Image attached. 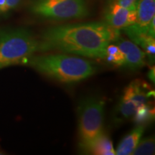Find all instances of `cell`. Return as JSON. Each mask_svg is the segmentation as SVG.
<instances>
[{
    "instance_id": "6da1fadb",
    "label": "cell",
    "mask_w": 155,
    "mask_h": 155,
    "mask_svg": "<svg viewBox=\"0 0 155 155\" xmlns=\"http://www.w3.org/2000/svg\"><path fill=\"white\" fill-rule=\"evenodd\" d=\"M119 30L106 22L58 25L47 29L39 39L38 51H59L91 58H104Z\"/></svg>"
},
{
    "instance_id": "7a4b0ae2",
    "label": "cell",
    "mask_w": 155,
    "mask_h": 155,
    "mask_svg": "<svg viewBox=\"0 0 155 155\" xmlns=\"http://www.w3.org/2000/svg\"><path fill=\"white\" fill-rule=\"evenodd\" d=\"M22 65H28L42 75L65 83L80 82L96 73V68L91 62L62 54L32 55Z\"/></svg>"
},
{
    "instance_id": "3957f363",
    "label": "cell",
    "mask_w": 155,
    "mask_h": 155,
    "mask_svg": "<svg viewBox=\"0 0 155 155\" xmlns=\"http://www.w3.org/2000/svg\"><path fill=\"white\" fill-rule=\"evenodd\" d=\"M39 40L25 29L0 30V69L22 65L38 51Z\"/></svg>"
},
{
    "instance_id": "277c9868",
    "label": "cell",
    "mask_w": 155,
    "mask_h": 155,
    "mask_svg": "<svg viewBox=\"0 0 155 155\" xmlns=\"http://www.w3.org/2000/svg\"><path fill=\"white\" fill-rule=\"evenodd\" d=\"M105 101L97 97H87L78 106L79 145L83 152H90L93 144L103 131Z\"/></svg>"
},
{
    "instance_id": "5b68a950",
    "label": "cell",
    "mask_w": 155,
    "mask_h": 155,
    "mask_svg": "<svg viewBox=\"0 0 155 155\" xmlns=\"http://www.w3.org/2000/svg\"><path fill=\"white\" fill-rule=\"evenodd\" d=\"M31 12L54 20L81 19L88 15L86 0H33Z\"/></svg>"
},
{
    "instance_id": "8992f818",
    "label": "cell",
    "mask_w": 155,
    "mask_h": 155,
    "mask_svg": "<svg viewBox=\"0 0 155 155\" xmlns=\"http://www.w3.org/2000/svg\"><path fill=\"white\" fill-rule=\"evenodd\" d=\"M136 9L126 8L111 1L104 12L105 22L113 28L120 30L134 24Z\"/></svg>"
},
{
    "instance_id": "52a82bcc",
    "label": "cell",
    "mask_w": 155,
    "mask_h": 155,
    "mask_svg": "<svg viewBox=\"0 0 155 155\" xmlns=\"http://www.w3.org/2000/svg\"><path fill=\"white\" fill-rule=\"evenodd\" d=\"M125 57V66L131 70H137L146 65V54L137 44L119 37L114 41Z\"/></svg>"
},
{
    "instance_id": "ba28073f",
    "label": "cell",
    "mask_w": 155,
    "mask_h": 155,
    "mask_svg": "<svg viewBox=\"0 0 155 155\" xmlns=\"http://www.w3.org/2000/svg\"><path fill=\"white\" fill-rule=\"evenodd\" d=\"M136 21L131 26L149 34V26L155 17V0H138L136 5Z\"/></svg>"
},
{
    "instance_id": "9c48e42d",
    "label": "cell",
    "mask_w": 155,
    "mask_h": 155,
    "mask_svg": "<svg viewBox=\"0 0 155 155\" xmlns=\"http://www.w3.org/2000/svg\"><path fill=\"white\" fill-rule=\"evenodd\" d=\"M154 95V91L146 82L135 80L124 89L122 98L132 101L139 106L147 103V100Z\"/></svg>"
},
{
    "instance_id": "30bf717a",
    "label": "cell",
    "mask_w": 155,
    "mask_h": 155,
    "mask_svg": "<svg viewBox=\"0 0 155 155\" xmlns=\"http://www.w3.org/2000/svg\"><path fill=\"white\" fill-rule=\"evenodd\" d=\"M125 33L131 38L135 44L139 45L146 52L147 58L150 60V63H152L154 61L155 54V39L153 37L149 35L147 33L139 32L132 30L129 28H124Z\"/></svg>"
},
{
    "instance_id": "8fae6325",
    "label": "cell",
    "mask_w": 155,
    "mask_h": 155,
    "mask_svg": "<svg viewBox=\"0 0 155 155\" xmlns=\"http://www.w3.org/2000/svg\"><path fill=\"white\" fill-rule=\"evenodd\" d=\"M144 132V126H137L122 139L117 147V150L115 151L116 154L129 155L132 154L133 151L141 140Z\"/></svg>"
},
{
    "instance_id": "7c38bea8",
    "label": "cell",
    "mask_w": 155,
    "mask_h": 155,
    "mask_svg": "<svg viewBox=\"0 0 155 155\" xmlns=\"http://www.w3.org/2000/svg\"><path fill=\"white\" fill-rule=\"evenodd\" d=\"M90 154L96 155H114L116 152L114 150L112 141L109 137L103 132L96 139L91 148Z\"/></svg>"
},
{
    "instance_id": "4fadbf2b",
    "label": "cell",
    "mask_w": 155,
    "mask_h": 155,
    "mask_svg": "<svg viewBox=\"0 0 155 155\" xmlns=\"http://www.w3.org/2000/svg\"><path fill=\"white\" fill-rule=\"evenodd\" d=\"M154 107L149 103L137 106L133 115L134 121L138 126H144L150 124L154 119Z\"/></svg>"
},
{
    "instance_id": "5bb4252c",
    "label": "cell",
    "mask_w": 155,
    "mask_h": 155,
    "mask_svg": "<svg viewBox=\"0 0 155 155\" xmlns=\"http://www.w3.org/2000/svg\"><path fill=\"white\" fill-rule=\"evenodd\" d=\"M103 59L118 66H125V57L116 44H109L106 49Z\"/></svg>"
},
{
    "instance_id": "9a60e30c",
    "label": "cell",
    "mask_w": 155,
    "mask_h": 155,
    "mask_svg": "<svg viewBox=\"0 0 155 155\" xmlns=\"http://www.w3.org/2000/svg\"><path fill=\"white\" fill-rule=\"evenodd\" d=\"M137 104L132 101L121 98L117 107V119H126L134 114Z\"/></svg>"
},
{
    "instance_id": "2e32d148",
    "label": "cell",
    "mask_w": 155,
    "mask_h": 155,
    "mask_svg": "<svg viewBox=\"0 0 155 155\" xmlns=\"http://www.w3.org/2000/svg\"><path fill=\"white\" fill-rule=\"evenodd\" d=\"M155 141L154 137H150L145 138L139 142L136 147L132 154L134 155H144L154 154L155 150Z\"/></svg>"
},
{
    "instance_id": "e0dca14e",
    "label": "cell",
    "mask_w": 155,
    "mask_h": 155,
    "mask_svg": "<svg viewBox=\"0 0 155 155\" xmlns=\"http://www.w3.org/2000/svg\"><path fill=\"white\" fill-rule=\"evenodd\" d=\"M111 1L114 2L126 8L136 9V5L138 0H111Z\"/></svg>"
},
{
    "instance_id": "ac0fdd59",
    "label": "cell",
    "mask_w": 155,
    "mask_h": 155,
    "mask_svg": "<svg viewBox=\"0 0 155 155\" xmlns=\"http://www.w3.org/2000/svg\"><path fill=\"white\" fill-rule=\"evenodd\" d=\"M21 0H6V7L7 13L14 10L19 5Z\"/></svg>"
},
{
    "instance_id": "d6986e66",
    "label": "cell",
    "mask_w": 155,
    "mask_h": 155,
    "mask_svg": "<svg viewBox=\"0 0 155 155\" xmlns=\"http://www.w3.org/2000/svg\"><path fill=\"white\" fill-rule=\"evenodd\" d=\"M8 14L6 7V0H0V15H4Z\"/></svg>"
},
{
    "instance_id": "ffe728a7",
    "label": "cell",
    "mask_w": 155,
    "mask_h": 155,
    "mask_svg": "<svg viewBox=\"0 0 155 155\" xmlns=\"http://www.w3.org/2000/svg\"><path fill=\"white\" fill-rule=\"evenodd\" d=\"M154 74H155V71H154V67L153 66L151 68L150 71L148 73V77L150 78V79L152 81V83H154Z\"/></svg>"
},
{
    "instance_id": "44dd1931",
    "label": "cell",
    "mask_w": 155,
    "mask_h": 155,
    "mask_svg": "<svg viewBox=\"0 0 155 155\" xmlns=\"http://www.w3.org/2000/svg\"><path fill=\"white\" fill-rule=\"evenodd\" d=\"M2 154H5V153H3V152L2 150H0V155Z\"/></svg>"
}]
</instances>
